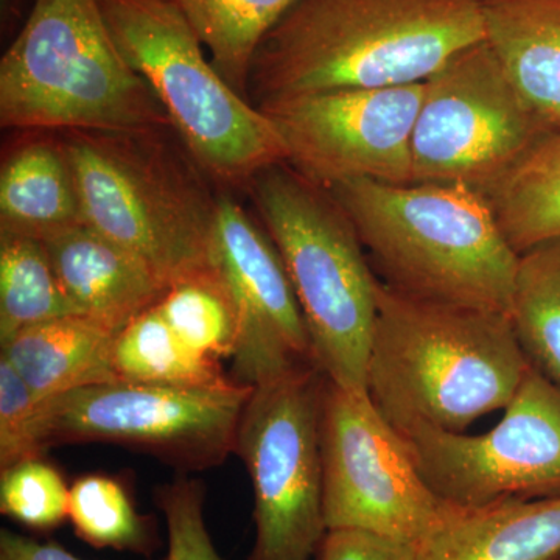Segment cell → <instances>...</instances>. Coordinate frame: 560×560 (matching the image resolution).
Here are the masks:
<instances>
[{
    "mask_svg": "<svg viewBox=\"0 0 560 560\" xmlns=\"http://www.w3.org/2000/svg\"><path fill=\"white\" fill-rule=\"evenodd\" d=\"M158 308L180 340L202 355L219 361L234 357L237 313L215 270L173 283Z\"/></svg>",
    "mask_w": 560,
    "mask_h": 560,
    "instance_id": "25",
    "label": "cell"
},
{
    "mask_svg": "<svg viewBox=\"0 0 560 560\" xmlns=\"http://www.w3.org/2000/svg\"><path fill=\"white\" fill-rule=\"evenodd\" d=\"M316 560H416V547L363 530H327Z\"/></svg>",
    "mask_w": 560,
    "mask_h": 560,
    "instance_id": "30",
    "label": "cell"
},
{
    "mask_svg": "<svg viewBox=\"0 0 560 560\" xmlns=\"http://www.w3.org/2000/svg\"><path fill=\"white\" fill-rule=\"evenodd\" d=\"M43 243L80 315L113 329L154 307L168 289L145 261L84 221Z\"/></svg>",
    "mask_w": 560,
    "mask_h": 560,
    "instance_id": "15",
    "label": "cell"
},
{
    "mask_svg": "<svg viewBox=\"0 0 560 560\" xmlns=\"http://www.w3.org/2000/svg\"><path fill=\"white\" fill-rule=\"evenodd\" d=\"M69 492L60 471L44 458L22 460L2 469L0 511L11 521L44 533L68 518Z\"/></svg>",
    "mask_w": 560,
    "mask_h": 560,
    "instance_id": "27",
    "label": "cell"
},
{
    "mask_svg": "<svg viewBox=\"0 0 560 560\" xmlns=\"http://www.w3.org/2000/svg\"><path fill=\"white\" fill-rule=\"evenodd\" d=\"M232 90L248 98L254 55L298 0H171ZM249 101V98H248Z\"/></svg>",
    "mask_w": 560,
    "mask_h": 560,
    "instance_id": "21",
    "label": "cell"
},
{
    "mask_svg": "<svg viewBox=\"0 0 560 560\" xmlns=\"http://www.w3.org/2000/svg\"><path fill=\"white\" fill-rule=\"evenodd\" d=\"M324 189L355 228L382 282L423 300L510 315L518 254L480 190L371 179Z\"/></svg>",
    "mask_w": 560,
    "mask_h": 560,
    "instance_id": "3",
    "label": "cell"
},
{
    "mask_svg": "<svg viewBox=\"0 0 560 560\" xmlns=\"http://www.w3.org/2000/svg\"><path fill=\"white\" fill-rule=\"evenodd\" d=\"M425 83L337 90L257 106L287 164L320 187L353 179L411 184V138Z\"/></svg>",
    "mask_w": 560,
    "mask_h": 560,
    "instance_id": "13",
    "label": "cell"
},
{
    "mask_svg": "<svg viewBox=\"0 0 560 560\" xmlns=\"http://www.w3.org/2000/svg\"><path fill=\"white\" fill-rule=\"evenodd\" d=\"M560 552V497L447 501L441 521L416 545V560H547Z\"/></svg>",
    "mask_w": 560,
    "mask_h": 560,
    "instance_id": "16",
    "label": "cell"
},
{
    "mask_svg": "<svg viewBox=\"0 0 560 560\" xmlns=\"http://www.w3.org/2000/svg\"><path fill=\"white\" fill-rule=\"evenodd\" d=\"M486 40L539 121L560 128V0H482Z\"/></svg>",
    "mask_w": 560,
    "mask_h": 560,
    "instance_id": "17",
    "label": "cell"
},
{
    "mask_svg": "<svg viewBox=\"0 0 560 560\" xmlns=\"http://www.w3.org/2000/svg\"><path fill=\"white\" fill-rule=\"evenodd\" d=\"M68 518L81 540L95 548L149 555L153 533L149 517L136 510L127 489L108 475H84L69 492Z\"/></svg>",
    "mask_w": 560,
    "mask_h": 560,
    "instance_id": "26",
    "label": "cell"
},
{
    "mask_svg": "<svg viewBox=\"0 0 560 560\" xmlns=\"http://www.w3.org/2000/svg\"><path fill=\"white\" fill-rule=\"evenodd\" d=\"M482 39V0H298L254 55L248 98L423 83Z\"/></svg>",
    "mask_w": 560,
    "mask_h": 560,
    "instance_id": "1",
    "label": "cell"
},
{
    "mask_svg": "<svg viewBox=\"0 0 560 560\" xmlns=\"http://www.w3.org/2000/svg\"><path fill=\"white\" fill-rule=\"evenodd\" d=\"M210 260L237 313L235 381L257 386L315 364L300 302L278 248L226 190L217 201Z\"/></svg>",
    "mask_w": 560,
    "mask_h": 560,
    "instance_id": "14",
    "label": "cell"
},
{
    "mask_svg": "<svg viewBox=\"0 0 560 560\" xmlns=\"http://www.w3.org/2000/svg\"><path fill=\"white\" fill-rule=\"evenodd\" d=\"M35 0H0V27L3 38L13 39L21 31Z\"/></svg>",
    "mask_w": 560,
    "mask_h": 560,
    "instance_id": "32",
    "label": "cell"
},
{
    "mask_svg": "<svg viewBox=\"0 0 560 560\" xmlns=\"http://www.w3.org/2000/svg\"><path fill=\"white\" fill-rule=\"evenodd\" d=\"M116 381L173 386H213L230 382L220 361L180 340L158 304L121 327L110 353Z\"/></svg>",
    "mask_w": 560,
    "mask_h": 560,
    "instance_id": "22",
    "label": "cell"
},
{
    "mask_svg": "<svg viewBox=\"0 0 560 560\" xmlns=\"http://www.w3.org/2000/svg\"><path fill=\"white\" fill-rule=\"evenodd\" d=\"M35 132L3 156L0 171V230L32 237L83 223L75 176L60 136Z\"/></svg>",
    "mask_w": 560,
    "mask_h": 560,
    "instance_id": "18",
    "label": "cell"
},
{
    "mask_svg": "<svg viewBox=\"0 0 560 560\" xmlns=\"http://www.w3.org/2000/svg\"><path fill=\"white\" fill-rule=\"evenodd\" d=\"M120 330L84 315H70L21 331L0 357L43 399L116 382L110 353Z\"/></svg>",
    "mask_w": 560,
    "mask_h": 560,
    "instance_id": "19",
    "label": "cell"
},
{
    "mask_svg": "<svg viewBox=\"0 0 560 560\" xmlns=\"http://www.w3.org/2000/svg\"><path fill=\"white\" fill-rule=\"evenodd\" d=\"M57 135L84 223L135 253L167 287L213 270L220 191L171 125Z\"/></svg>",
    "mask_w": 560,
    "mask_h": 560,
    "instance_id": "4",
    "label": "cell"
},
{
    "mask_svg": "<svg viewBox=\"0 0 560 560\" xmlns=\"http://www.w3.org/2000/svg\"><path fill=\"white\" fill-rule=\"evenodd\" d=\"M156 503L168 533L165 560H224L217 551L205 521V488L200 481L178 478L162 486Z\"/></svg>",
    "mask_w": 560,
    "mask_h": 560,
    "instance_id": "29",
    "label": "cell"
},
{
    "mask_svg": "<svg viewBox=\"0 0 560 560\" xmlns=\"http://www.w3.org/2000/svg\"><path fill=\"white\" fill-rule=\"evenodd\" d=\"M327 530L352 529L418 545L444 514L410 447L366 393L326 381L320 411Z\"/></svg>",
    "mask_w": 560,
    "mask_h": 560,
    "instance_id": "11",
    "label": "cell"
},
{
    "mask_svg": "<svg viewBox=\"0 0 560 560\" xmlns=\"http://www.w3.org/2000/svg\"><path fill=\"white\" fill-rule=\"evenodd\" d=\"M503 411L481 434H401L423 480L442 500L486 504L560 497V385L530 366Z\"/></svg>",
    "mask_w": 560,
    "mask_h": 560,
    "instance_id": "12",
    "label": "cell"
},
{
    "mask_svg": "<svg viewBox=\"0 0 560 560\" xmlns=\"http://www.w3.org/2000/svg\"><path fill=\"white\" fill-rule=\"evenodd\" d=\"M117 49L167 114L173 130L224 189H245L287 161L271 120L232 90L171 0H98Z\"/></svg>",
    "mask_w": 560,
    "mask_h": 560,
    "instance_id": "7",
    "label": "cell"
},
{
    "mask_svg": "<svg viewBox=\"0 0 560 560\" xmlns=\"http://www.w3.org/2000/svg\"><path fill=\"white\" fill-rule=\"evenodd\" d=\"M327 377L302 366L253 386L235 436L254 492L248 560H312L327 534L320 411Z\"/></svg>",
    "mask_w": 560,
    "mask_h": 560,
    "instance_id": "8",
    "label": "cell"
},
{
    "mask_svg": "<svg viewBox=\"0 0 560 560\" xmlns=\"http://www.w3.org/2000/svg\"><path fill=\"white\" fill-rule=\"evenodd\" d=\"M510 318L530 366L560 385V238L518 254Z\"/></svg>",
    "mask_w": 560,
    "mask_h": 560,
    "instance_id": "24",
    "label": "cell"
},
{
    "mask_svg": "<svg viewBox=\"0 0 560 560\" xmlns=\"http://www.w3.org/2000/svg\"><path fill=\"white\" fill-rule=\"evenodd\" d=\"M0 125L124 131L171 121L117 49L98 0H35L0 60Z\"/></svg>",
    "mask_w": 560,
    "mask_h": 560,
    "instance_id": "5",
    "label": "cell"
},
{
    "mask_svg": "<svg viewBox=\"0 0 560 560\" xmlns=\"http://www.w3.org/2000/svg\"><path fill=\"white\" fill-rule=\"evenodd\" d=\"M517 254L560 238V128L545 132L521 160L481 190Z\"/></svg>",
    "mask_w": 560,
    "mask_h": 560,
    "instance_id": "20",
    "label": "cell"
},
{
    "mask_svg": "<svg viewBox=\"0 0 560 560\" xmlns=\"http://www.w3.org/2000/svg\"><path fill=\"white\" fill-rule=\"evenodd\" d=\"M0 560H83L60 545L43 544L13 530L0 533ZM165 560V559H164Z\"/></svg>",
    "mask_w": 560,
    "mask_h": 560,
    "instance_id": "31",
    "label": "cell"
},
{
    "mask_svg": "<svg viewBox=\"0 0 560 560\" xmlns=\"http://www.w3.org/2000/svg\"><path fill=\"white\" fill-rule=\"evenodd\" d=\"M80 315L39 238L0 230V346L21 331Z\"/></svg>",
    "mask_w": 560,
    "mask_h": 560,
    "instance_id": "23",
    "label": "cell"
},
{
    "mask_svg": "<svg viewBox=\"0 0 560 560\" xmlns=\"http://www.w3.org/2000/svg\"><path fill=\"white\" fill-rule=\"evenodd\" d=\"M253 386L106 382L44 399L47 445L113 442L184 469L217 466L235 451Z\"/></svg>",
    "mask_w": 560,
    "mask_h": 560,
    "instance_id": "10",
    "label": "cell"
},
{
    "mask_svg": "<svg viewBox=\"0 0 560 560\" xmlns=\"http://www.w3.org/2000/svg\"><path fill=\"white\" fill-rule=\"evenodd\" d=\"M423 83L411 138L412 183L481 191L545 135L486 39L453 55Z\"/></svg>",
    "mask_w": 560,
    "mask_h": 560,
    "instance_id": "9",
    "label": "cell"
},
{
    "mask_svg": "<svg viewBox=\"0 0 560 560\" xmlns=\"http://www.w3.org/2000/svg\"><path fill=\"white\" fill-rule=\"evenodd\" d=\"M529 368L506 313L423 300L378 280L366 393L400 434L464 433L504 410Z\"/></svg>",
    "mask_w": 560,
    "mask_h": 560,
    "instance_id": "2",
    "label": "cell"
},
{
    "mask_svg": "<svg viewBox=\"0 0 560 560\" xmlns=\"http://www.w3.org/2000/svg\"><path fill=\"white\" fill-rule=\"evenodd\" d=\"M547 560H560V552H558V555H555V556H552V558L547 559Z\"/></svg>",
    "mask_w": 560,
    "mask_h": 560,
    "instance_id": "33",
    "label": "cell"
},
{
    "mask_svg": "<svg viewBox=\"0 0 560 560\" xmlns=\"http://www.w3.org/2000/svg\"><path fill=\"white\" fill-rule=\"evenodd\" d=\"M47 448L43 397L0 357V470L43 458Z\"/></svg>",
    "mask_w": 560,
    "mask_h": 560,
    "instance_id": "28",
    "label": "cell"
},
{
    "mask_svg": "<svg viewBox=\"0 0 560 560\" xmlns=\"http://www.w3.org/2000/svg\"><path fill=\"white\" fill-rule=\"evenodd\" d=\"M248 189L300 302L313 361L327 381L366 393L378 279L355 228L327 189L287 162Z\"/></svg>",
    "mask_w": 560,
    "mask_h": 560,
    "instance_id": "6",
    "label": "cell"
}]
</instances>
